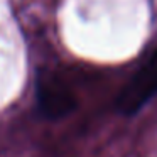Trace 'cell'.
<instances>
[{
	"label": "cell",
	"instance_id": "cell-2",
	"mask_svg": "<svg viewBox=\"0 0 157 157\" xmlns=\"http://www.w3.org/2000/svg\"><path fill=\"white\" fill-rule=\"evenodd\" d=\"M154 95H157V49L122 90L117 100V108L123 115H133Z\"/></svg>",
	"mask_w": 157,
	"mask_h": 157
},
{
	"label": "cell",
	"instance_id": "cell-1",
	"mask_svg": "<svg viewBox=\"0 0 157 157\" xmlns=\"http://www.w3.org/2000/svg\"><path fill=\"white\" fill-rule=\"evenodd\" d=\"M37 108L46 118L61 120L76 108V98L61 78L46 71L37 76L36 81Z\"/></svg>",
	"mask_w": 157,
	"mask_h": 157
}]
</instances>
